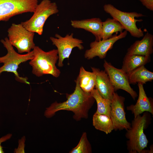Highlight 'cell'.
Returning a JSON list of instances; mask_svg holds the SVG:
<instances>
[{
	"label": "cell",
	"instance_id": "16",
	"mask_svg": "<svg viewBox=\"0 0 153 153\" xmlns=\"http://www.w3.org/2000/svg\"><path fill=\"white\" fill-rule=\"evenodd\" d=\"M153 35L147 32L140 40H137L128 49L126 54L150 56L153 52Z\"/></svg>",
	"mask_w": 153,
	"mask_h": 153
},
{
	"label": "cell",
	"instance_id": "11",
	"mask_svg": "<svg viewBox=\"0 0 153 153\" xmlns=\"http://www.w3.org/2000/svg\"><path fill=\"white\" fill-rule=\"evenodd\" d=\"M127 32L125 30L118 35V33H116L107 39L99 41L95 40L91 42L90 48L85 52V58L90 60L97 56L100 59L104 58L108 51L112 48L114 44L118 40L126 37Z\"/></svg>",
	"mask_w": 153,
	"mask_h": 153
},
{
	"label": "cell",
	"instance_id": "4",
	"mask_svg": "<svg viewBox=\"0 0 153 153\" xmlns=\"http://www.w3.org/2000/svg\"><path fill=\"white\" fill-rule=\"evenodd\" d=\"M1 42L6 49L7 53L5 55L0 57V63H3V65L0 67V74L5 72L12 73L14 74L17 81L29 84L27 78L20 76L17 70L21 63L31 60L33 58V51L26 54H21L15 50L8 38L1 40Z\"/></svg>",
	"mask_w": 153,
	"mask_h": 153
},
{
	"label": "cell",
	"instance_id": "9",
	"mask_svg": "<svg viewBox=\"0 0 153 153\" xmlns=\"http://www.w3.org/2000/svg\"><path fill=\"white\" fill-rule=\"evenodd\" d=\"M73 34H67L63 37L58 34L55 35V37H50V39L53 45L57 48L58 59V66L62 67L64 65L63 61L66 58L68 59L73 49L77 47L80 50L84 49L82 44V41L73 37Z\"/></svg>",
	"mask_w": 153,
	"mask_h": 153
},
{
	"label": "cell",
	"instance_id": "23",
	"mask_svg": "<svg viewBox=\"0 0 153 153\" xmlns=\"http://www.w3.org/2000/svg\"><path fill=\"white\" fill-rule=\"evenodd\" d=\"M92 149L86 132L83 133L77 145L69 152V153H91Z\"/></svg>",
	"mask_w": 153,
	"mask_h": 153
},
{
	"label": "cell",
	"instance_id": "1",
	"mask_svg": "<svg viewBox=\"0 0 153 153\" xmlns=\"http://www.w3.org/2000/svg\"><path fill=\"white\" fill-rule=\"evenodd\" d=\"M75 81L76 85L74 92L67 95L66 101L60 103L56 101L47 108L44 113L46 117L50 118L58 111L65 110L72 112L74 114L73 118L76 121L88 118L89 111L95 99L90 93L85 92L81 88L77 77Z\"/></svg>",
	"mask_w": 153,
	"mask_h": 153
},
{
	"label": "cell",
	"instance_id": "12",
	"mask_svg": "<svg viewBox=\"0 0 153 153\" xmlns=\"http://www.w3.org/2000/svg\"><path fill=\"white\" fill-rule=\"evenodd\" d=\"M124 97L114 92L111 99L110 118L114 130H126L131 127V124L127 120L124 109Z\"/></svg>",
	"mask_w": 153,
	"mask_h": 153
},
{
	"label": "cell",
	"instance_id": "15",
	"mask_svg": "<svg viewBox=\"0 0 153 153\" xmlns=\"http://www.w3.org/2000/svg\"><path fill=\"white\" fill-rule=\"evenodd\" d=\"M99 18H94L81 20H71V25L75 28L82 29L92 33L95 37V40L102 39V24Z\"/></svg>",
	"mask_w": 153,
	"mask_h": 153
},
{
	"label": "cell",
	"instance_id": "20",
	"mask_svg": "<svg viewBox=\"0 0 153 153\" xmlns=\"http://www.w3.org/2000/svg\"><path fill=\"white\" fill-rule=\"evenodd\" d=\"M125 29L124 27L114 18H108L102 22V39H107L113 36L114 33H121Z\"/></svg>",
	"mask_w": 153,
	"mask_h": 153
},
{
	"label": "cell",
	"instance_id": "13",
	"mask_svg": "<svg viewBox=\"0 0 153 153\" xmlns=\"http://www.w3.org/2000/svg\"><path fill=\"white\" fill-rule=\"evenodd\" d=\"M91 68L96 75L95 89L102 97L111 100L115 91L107 74L98 68L92 67Z\"/></svg>",
	"mask_w": 153,
	"mask_h": 153
},
{
	"label": "cell",
	"instance_id": "21",
	"mask_svg": "<svg viewBox=\"0 0 153 153\" xmlns=\"http://www.w3.org/2000/svg\"><path fill=\"white\" fill-rule=\"evenodd\" d=\"M93 125L97 129L107 134L114 130L112 120L110 117L95 112L93 116Z\"/></svg>",
	"mask_w": 153,
	"mask_h": 153
},
{
	"label": "cell",
	"instance_id": "17",
	"mask_svg": "<svg viewBox=\"0 0 153 153\" xmlns=\"http://www.w3.org/2000/svg\"><path fill=\"white\" fill-rule=\"evenodd\" d=\"M150 61V56L126 54L124 58L122 70L128 74L138 67L144 65Z\"/></svg>",
	"mask_w": 153,
	"mask_h": 153
},
{
	"label": "cell",
	"instance_id": "2",
	"mask_svg": "<svg viewBox=\"0 0 153 153\" xmlns=\"http://www.w3.org/2000/svg\"><path fill=\"white\" fill-rule=\"evenodd\" d=\"M145 112L142 116L139 115L132 120L130 128L126 130L125 136L127 149L129 153H144L148 152L145 150L148 141L144 132L150 123V116Z\"/></svg>",
	"mask_w": 153,
	"mask_h": 153
},
{
	"label": "cell",
	"instance_id": "19",
	"mask_svg": "<svg viewBox=\"0 0 153 153\" xmlns=\"http://www.w3.org/2000/svg\"><path fill=\"white\" fill-rule=\"evenodd\" d=\"M77 77L79 85L84 92L90 93L95 88L96 75L94 72L87 71L82 66Z\"/></svg>",
	"mask_w": 153,
	"mask_h": 153
},
{
	"label": "cell",
	"instance_id": "14",
	"mask_svg": "<svg viewBox=\"0 0 153 153\" xmlns=\"http://www.w3.org/2000/svg\"><path fill=\"white\" fill-rule=\"evenodd\" d=\"M139 94L138 99L135 105H131L127 107L128 110L131 111L134 118L144 112H146L153 114L152 99L146 95L143 85L138 83Z\"/></svg>",
	"mask_w": 153,
	"mask_h": 153
},
{
	"label": "cell",
	"instance_id": "18",
	"mask_svg": "<svg viewBox=\"0 0 153 153\" xmlns=\"http://www.w3.org/2000/svg\"><path fill=\"white\" fill-rule=\"evenodd\" d=\"M127 74L130 84L138 83L143 85L153 80V73L146 69L144 65L138 67Z\"/></svg>",
	"mask_w": 153,
	"mask_h": 153
},
{
	"label": "cell",
	"instance_id": "3",
	"mask_svg": "<svg viewBox=\"0 0 153 153\" xmlns=\"http://www.w3.org/2000/svg\"><path fill=\"white\" fill-rule=\"evenodd\" d=\"M33 51L34 57L29 63L33 74L38 77L47 74L56 78L59 76L61 71L56 66L58 59L57 49L46 52L35 46Z\"/></svg>",
	"mask_w": 153,
	"mask_h": 153
},
{
	"label": "cell",
	"instance_id": "25",
	"mask_svg": "<svg viewBox=\"0 0 153 153\" xmlns=\"http://www.w3.org/2000/svg\"><path fill=\"white\" fill-rule=\"evenodd\" d=\"M12 136V134L9 133L0 138V153H3L4 152L3 150V147L1 145V143L3 142L10 139Z\"/></svg>",
	"mask_w": 153,
	"mask_h": 153
},
{
	"label": "cell",
	"instance_id": "24",
	"mask_svg": "<svg viewBox=\"0 0 153 153\" xmlns=\"http://www.w3.org/2000/svg\"><path fill=\"white\" fill-rule=\"evenodd\" d=\"M147 9L153 11V0H139Z\"/></svg>",
	"mask_w": 153,
	"mask_h": 153
},
{
	"label": "cell",
	"instance_id": "8",
	"mask_svg": "<svg viewBox=\"0 0 153 153\" xmlns=\"http://www.w3.org/2000/svg\"><path fill=\"white\" fill-rule=\"evenodd\" d=\"M38 0H0V21L23 13L33 12Z\"/></svg>",
	"mask_w": 153,
	"mask_h": 153
},
{
	"label": "cell",
	"instance_id": "22",
	"mask_svg": "<svg viewBox=\"0 0 153 153\" xmlns=\"http://www.w3.org/2000/svg\"><path fill=\"white\" fill-rule=\"evenodd\" d=\"M90 93L97 103V107L95 113L110 117L111 100L102 97L95 88Z\"/></svg>",
	"mask_w": 153,
	"mask_h": 153
},
{
	"label": "cell",
	"instance_id": "10",
	"mask_svg": "<svg viewBox=\"0 0 153 153\" xmlns=\"http://www.w3.org/2000/svg\"><path fill=\"white\" fill-rule=\"evenodd\" d=\"M103 67L114 88L115 92L119 89L123 90L129 94L133 99L135 100L138 95L131 87L127 74L121 69L116 68L105 60L104 61Z\"/></svg>",
	"mask_w": 153,
	"mask_h": 153
},
{
	"label": "cell",
	"instance_id": "5",
	"mask_svg": "<svg viewBox=\"0 0 153 153\" xmlns=\"http://www.w3.org/2000/svg\"><path fill=\"white\" fill-rule=\"evenodd\" d=\"M58 12L56 3L52 2L50 0H42L38 4L30 18L20 24L28 31L41 35L47 19L50 16Z\"/></svg>",
	"mask_w": 153,
	"mask_h": 153
},
{
	"label": "cell",
	"instance_id": "7",
	"mask_svg": "<svg viewBox=\"0 0 153 153\" xmlns=\"http://www.w3.org/2000/svg\"><path fill=\"white\" fill-rule=\"evenodd\" d=\"M7 31L9 42L17 48L18 53H29L35 47V33L28 31L21 24H12Z\"/></svg>",
	"mask_w": 153,
	"mask_h": 153
},
{
	"label": "cell",
	"instance_id": "6",
	"mask_svg": "<svg viewBox=\"0 0 153 153\" xmlns=\"http://www.w3.org/2000/svg\"><path fill=\"white\" fill-rule=\"evenodd\" d=\"M103 9L106 13L120 23L132 36L139 38L144 35V31L141 28H138L136 25L137 22H141L143 20L137 19L135 18L144 16L145 15L136 12L122 11L110 4L105 5Z\"/></svg>",
	"mask_w": 153,
	"mask_h": 153
}]
</instances>
